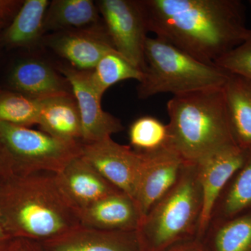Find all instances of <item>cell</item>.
Returning <instances> with one entry per match:
<instances>
[{
	"instance_id": "6da1fadb",
	"label": "cell",
	"mask_w": 251,
	"mask_h": 251,
	"mask_svg": "<svg viewBox=\"0 0 251 251\" xmlns=\"http://www.w3.org/2000/svg\"><path fill=\"white\" fill-rule=\"evenodd\" d=\"M149 31L203 63L216 62L251 36L239 0H142Z\"/></svg>"
},
{
	"instance_id": "7a4b0ae2",
	"label": "cell",
	"mask_w": 251,
	"mask_h": 251,
	"mask_svg": "<svg viewBox=\"0 0 251 251\" xmlns=\"http://www.w3.org/2000/svg\"><path fill=\"white\" fill-rule=\"evenodd\" d=\"M0 222L13 239L43 243L80 227L78 211L49 172H13L0 185Z\"/></svg>"
},
{
	"instance_id": "3957f363",
	"label": "cell",
	"mask_w": 251,
	"mask_h": 251,
	"mask_svg": "<svg viewBox=\"0 0 251 251\" xmlns=\"http://www.w3.org/2000/svg\"><path fill=\"white\" fill-rule=\"evenodd\" d=\"M167 112L166 148L184 162L197 163L239 147L229 125L223 87L173 96L167 103Z\"/></svg>"
},
{
	"instance_id": "277c9868",
	"label": "cell",
	"mask_w": 251,
	"mask_h": 251,
	"mask_svg": "<svg viewBox=\"0 0 251 251\" xmlns=\"http://www.w3.org/2000/svg\"><path fill=\"white\" fill-rule=\"evenodd\" d=\"M202 194L197 163L185 162L179 179L153 204L137 230L144 251H165L198 239Z\"/></svg>"
},
{
	"instance_id": "5b68a950",
	"label": "cell",
	"mask_w": 251,
	"mask_h": 251,
	"mask_svg": "<svg viewBox=\"0 0 251 251\" xmlns=\"http://www.w3.org/2000/svg\"><path fill=\"white\" fill-rule=\"evenodd\" d=\"M143 80L138 97L148 99L156 94L180 95L222 88L230 75L216 65L205 64L159 38L147 39Z\"/></svg>"
},
{
	"instance_id": "8992f818",
	"label": "cell",
	"mask_w": 251,
	"mask_h": 251,
	"mask_svg": "<svg viewBox=\"0 0 251 251\" xmlns=\"http://www.w3.org/2000/svg\"><path fill=\"white\" fill-rule=\"evenodd\" d=\"M0 143L9 153L14 172L57 173L81 154L82 143L54 138L42 130L0 122Z\"/></svg>"
},
{
	"instance_id": "52a82bcc",
	"label": "cell",
	"mask_w": 251,
	"mask_h": 251,
	"mask_svg": "<svg viewBox=\"0 0 251 251\" xmlns=\"http://www.w3.org/2000/svg\"><path fill=\"white\" fill-rule=\"evenodd\" d=\"M97 5L114 49L144 72L149 29L141 1L101 0Z\"/></svg>"
},
{
	"instance_id": "ba28073f",
	"label": "cell",
	"mask_w": 251,
	"mask_h": 251,
	"mask_svg": "<svg viewBox=\"0 0 251 251\" xmlns=\"http://www.w3.org/2000/svg\"><path fill=\"white\" fill-rule=\"evenodd\" d=\"M81 155L109 182L134 199L143 153L120 145L109 137L82 143Z\"/></svg>"
},
{
	"instance_id": "9c48e42d",
	"label": "cell",
	"mask_w": 251,
	"mask_h": 251,
	"mask_svg": "<svg viewBox=\"0 0 251 251\" xmlns=\"http://www.w3.org/2000/svg\"><path fill=\"white\" fill-rule=\"evenodd\" d=\"M60 72L69 82L77 102L82 125V143L99 141L124 130L121 121L102 108V97L91 82L90 71L65 67L61 68Z\"/></svg>"
},
{
	"instance_id": "30bf717a",
	"label": "cell",
	"mask_w": 251,
	"mask_h": 251,
	"mask_svg": "<svg viewBox=\"0 0 251 251\" xmlns=\"http://www.w3.org/2000/svg\"><path fill=\"white\" fill-rule=\"evenodd\" d=\"M250 148H235L211 154L197 163L202 194V209L198 239L206 233L214 208L229 180L244 164Z\"/></svg>"
},
{
	"instance_id": "8fae6325",
	"label": "cell",
	"mask_w": 251,
	"mask_h": 251,
	"mask_svg": "<svg viewBox=\"0 0 251 251\" xmlns=\"http://www.w3.org/2000/svg\"><path fill=\"white\" fill-rule=\"evenodd\" d=\"M143 166L134 196L143 218L179 179L185 162L171 149L143 153Z\"/></svg>"
},
{
	"instance_id": "7c38bea8",
	"label": "cell",
	"mask_w": 251,
	"mask_h": 251,
	"mask_svg": "<svg viewBox=\"0 0 251 251\" xmlns=\"http://www.w3.org/2000/svg\"><path fill=\"white\" fill-rule=\"evenodd\" d=\"M55 174L63 193L77 211L122 191L109 182L81 154L73 158Z\"/></svg>"
},
{
	"instance_id": "4fadbf2b",
	"label": "cell",
	"mask_w": 251,
	"mask_h": 251,
	"mask_svg": "<svg viewBox=\"0 0 251 251\" xmlns=\"http://www.w3.org/2000/svg\"><path fill=\"white\" fill-rule=\"evenodd\" d=\"M80 226L103 231H137L143 216L134 199L118 192L78 211Z\"/></svg>"
},
{
	"instance_id": "5bb4252c",
	"label": "cell",
	"mask_w": 251,
	"mask_h": 251,
	"mask_svg": "<svg viewBox=\"0 0 251 251\" xmlns=\"http://www.w3.org/2000/svg\"><path fill=\"white\" fill-rule=\"evenodd\" d=\"M44 251H144L137 231H103L80 227L41 243Z\"/></svg>"
},
{
	"instance_id": "9a60e30c",
	"label": "cell",
	"mask_w": 251,
	"mask_h": 251,
	"mask_svg": "<svg viewBox=\"0 0 251 251\" xmlns=\"http://www.w3.org/2000/svg\"><path fill=\"white\" fill-rule=\"evenodd\" d=\"M51 48L78 70L92 71L105 54L116 50L103 27L68 31L49 41Z\"/></svg>"
},
{
	"instance_id": "2e32d148",
	"label": "cell",
	"mask_w": 251,
	"mask_h": 251,
	"mask_svg": "<svg viewBox=\"0 0 251 251\" xmlns=\"http://www.w3.org/2000/svg\"><path fill=\"white\" fill-rule=\"evenodd\" d=\"M65 81L45 62L32 59L18 63L9 78L14 92L39 100L72 94Z\"/></svg>"
},
{
	"instance_id": "e0dca14e",
	"label": "cell",
	"mask_w": 251,
	"mask_h": 251,
	"mask_svg": "<svg viewBox=\"0 0 251 251\" xmlns=\"http://www.w3.org/2000/svg\"><path fill=\"white\" fill-rule=\"evenodd\" d=\"M38 125L54 138L82 143L80 112L73 94L41 99Z\"/></svg>"
},
{
	"instance_id": "ac0fdd59",
	"label": "cell",
	"mask_w": 251,
	"mask_h": 251,
	"mask_svg": "<svg viewBox=\"0 0 251 251\" xmlns=\"http://www.w3.org/2000/svg\"><path fill=\"white\" fill-rule=\"evenodd\" d=\"M223 89L234 140L239 148H251V80L230 74Z\"/></svg>"
},
{
	"instance_id": "d6986e66",
	"label": "cell",
	"mask_w": 251,
	"mask_h": 251,
	"mask_svg": "<svg viewBox=\"0 0 251 251\" xmlns=\"http://www.w3.org/2000/svg\"><path fill=\"white\" fill-rule=\"evenodd\" d=\"M201 240L206 251H251V210L212 221Z\"/></svg>"
},
{
	"instance_id": "ffe728a7",
	"label": "cell",
	"mask_w": 251,
	"mask_h": 251,
	"mask_svg": "<svg viewBox=\"0 0 251 251\" xmlns=\"http://www.w3.org/2000/svg\"><path fill=\"white\" fill-rule=\"evenodd\" d=\"M48 0H26L6 28L3 41L11 48L28 47L35 44L44 32Z\"/></svg>"
},
{
	"instance_id": "44dd1931",
	"label": "cell",
	"mask_w": 251,
	"mask_h": 251,
	"mask_svg": "<svg viewBox=\"0 0 251 251\" xmlns=\"http://www.w3.org/2000/svg\"><path fill=\"white\" fill-rule=\"evenodd\" d=\"M250 210L251 148L247 160L234 173L221 193L214 208L211 222L230 219Z\"/></svg>"
},
{
	"instance_id": "7402d4cb",
	"label": "cell",
	"mask_w": 251,
	"mask_h": 251,
	"mask_svg": "<svg viewBox=\"0 0 251 251\" xmlns=\"http://www.w3.org/2000/svg\"><path fill=\"white\" fill-rule=\"evenodd\" d=\"M99 11L91 0H54L46 12L44 30L82 29L97 25Z\"/></svg>"
},
{
	"instance_id": "603a6c76",
	"label": "cell",
	"mask_w": 251,
	"mask_h": 251,
	"mask_svg": "<svg viewBox=\"0 0 251 251\" xmlns=\"http://www.w3.org/2000/svg\"><path fill=\"white\" fill-rule=\"evenodd\" d=\"M143 77L144 72L132 65L116 50L105 54L90 71L91 82L101 97L110 87L118 82L129 79L140 82Z\"/></svg>"
},
{
	"instance_id": "cb8c5ba5",
	"label": "cell",
	"mask_w": 251,
	"mask_h": 251,
	"mask_svg": "<svg viewBox=\"0 0 251 251\" xmlns=\"http://www.w3.org/2000/svg\"><path fill=\"white\" fill-rule=\"evenodd\" d=\"M41 100L16 92H0V122L29 127L38 125Z\"/></svg>"
},
{
	"instance_id": "d4e9b609",
	"label": "cell",
	"mask_w": 251,
	"mask_h": 251,
	"mask_svg": "<svg viewBox=\"0 0 251 251\" xmlns=\"http://www.w3.org/2000/svg\"><path fill=\"white\" fill-rule=\"evenodd\" d=\"M130 146L142 153L153 152L166 148L168 125L152 116H143L130 125L128 131Z\"/></svg>"
},
{
	"instance_id": "484cf974",
	"label": "cell",
	"mask_w": 251,
	"mask_h": 251,
	"mask_svg": "<svg viewBox=\"0 0 251 251\" xmlns=\"http://www.w3.org/2000/svg\"><path fill=\"white\" fill-rule=\"evenodd\" d=\"M215 64L229 74L251 80V36L218 60Z\"/></svg>"
},
{
	"instance_id": "4316f807",
	"label": "cell",
	"mask_w": 251,
	"mask_h": 251,
	"mask_svg": "<svg viewBox=\"0 0 251 251\" xmlns=\"http://www.w3.org/2000/svg\"><path fill=\"white\" fill-rule=\"evenodd\" d=\"M6 251H44L41 243L24 239L14 238L10 243Z\"/></svg>"
},
{
	"instance_id": "83f0119b",
	"label": "cell",
	"mask_w": 251,
	"mask_h": 251,
	"mask_svg": "<svg viewBox=\"0 0 251 251\" xmlns=\"http://www.w3.org/2000/svg\"><path fill=\"white\" fill-rule=\"evenodd\" d=\"M23 3L12 0H0V23L16 16Z\"/></svg>"
},
{
	"instance_id": "f1b7e54d",
	"label": "cell",
	"mask_w": 251,
	"mask_h": 251,
	"mask_svg": "<svg viewBox=\"0 0 251 251\" xmlns=\"http://www.w3.org/2000/svg\"><path fill=\"white\" fill-rule=\"evenodd\" d=\"M14 172V165L4 147L0 143V185L10 174Z\"/></svg>"
},
{
	"instance_id": "f546056e",
	"label": "cell",
	"mask_w": 251,
	"mask_h": 251,
	"mask_svg": "<svg viewBox=\"0 0 251 251\" xmlns=\"http://www.w3.org/2000/svg\"><path fill=\"white\" fill-rule=\"evenodd\" d=\"M165 251H206L202 241L198 239L176 244Z\"/></svg>"
},
{
	"instance_id": "4dcf8cb0",
	"label": "cell",
	"mask_w": 251,
	"mask_h": 251,
	"mask_svg": "<svg viewBox=\"0 0 251 251\" xmlns=\"http://www.w3.org/2000/svg\"><path fill=\"white\" fill-rule=\"evenodd\" d=\"M12 239L13 238L10 237L5 232L0 222V251H6Z\"/></svg>"
},
{
	"instance_id": "1f68e13d",
	"label": "cell",
	"mask_w": 251,
	"mask_h": 251,
	"mask_svg": "<svg viewBox=\"0 0 251 251\" xmlns=\"http://www.w3.org/2000/svg\"><path fill=\"white\" fill-rule=\"evenodd\" d=\"M249 4H250L251 7V0L249 1Z\"/></svg>"
}]
</instances>
